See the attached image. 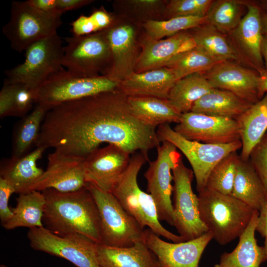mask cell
Returning a JSON list of instances; mask_svg holds the SVG:
<instances>
[{
    "instance_id": "cell-45",
    "label": "cell",
    "mask_w": 267,
    "mask_h": 267,
    "mask_svg": "<svg viewBox=\"0 0 267 267\" xmlns=\"http://www.w3.org/2000/svg\"><path fill=\"white\" fill-rule=\"evenodd\" d=\"M256 231L265 238L263 246L265 260L267 261V200L259 211V216L257 221Z\"/></svg>"
},
{
    "instance_id": "cell-25",
    "label": "cell",
    "mask_w": 267,
    "mask_h": 267,
    "mask_svg": "<svg viewBox=\"0 0 267 267\" xmlns=\"http://www.w3.org/2000/svg\"><path fill=\"white\" fill-rule=\"evenodd\" d=\"M258 216L259 211L255 210L237 246L231 252L222 254L214 267H260L266 261L263 247L258 244L255 238Z\"/></svg>"
},
{
    "instance_id": "cell-1",
    "label": "cell",
    "mask_w": 267,
    "mask_h": 267,
    "mask_svg": "<svg viewBox=\"0 0 267 267\" xmlns=\"http://www.w3.org/2000/svg\"><path fill=\"white\" fill-rule=\"evenodd\" d=\"M128 97L118 89L59 105L47 112L36 147L85 158L102 143L133 155L160 145L156 128L133 113Z\"/></svg>"
},
{
    "instance_id": "cell-47",
    "label": "cell",
    "mask_w": 267,
    "mask_h": 267,
    "mask_svg": "<svg viewBox=\"0 0 267 267\" xmlns=\"http://www.w3.org/2000/svg\"><path fill=\"white\" fill-rule=\"evenodd\" d=\"M32 7L47 13H60L57 11V0H28Z\"/></svg>"
},
{
    "instance_id": "cell-9",
    "label": "cell",
    "mask_w": 267,
    "mask_h": 267,
    "mask_svg": "<svg viewBox=\"0 0 267 267\" xmlns=\"http://www.w3.org/2000/svg\"><path fill=\"white\" fill-rule=\"evenodd\" d=\"M63 67L82 77L105 76L111 63L110 46L104 31L64 39Z\"/></svg>"
},
{
    "instance_id": "cell-13",
    "label": "cell",
    "mask_w": 267,
    "mask_h": 267,
    "mask_svg": "<svg viewBox=\"0 0 267 267\" xmlns=\"http://www.w3.org/2000/svg\"><path fill=\"white\" fill-rule=\"evenodd\" d=\"M174 226L185 241L198 238L208 232L199 214V200L193 191V171L184 165L181 159L172 170Z\"/></svg>"
},
{
    "instance_id": "cell-40",
    "label": "cell",
    "mask_w": 267,
    "mask_h": 267,
    "mask_svg": "<svg viewBox=\"0 0 267 267\" xmlns=\"http://www.w3.org/2000/svg\"><path fill=\"white\" fill-rule=\"evenodd\" d=\"M13 85L11 116L23 118L36 103L37 89L24 84Z\"/></svg>"
},
{
    "instance_id": "cell-51",
    "label": "cell",
    "mask_w": 267,
    "mask_h": 267,
    "mask_svg": "<svg viewBox=\"0 0 267 267\" xmlns=\"http://www.w3.org/2000/svg\"><path fill=\"white\" fill-rule=\"evenodd\" d=\"M252 1L256 4L262 11L267 13V0H253Z\"/></svg>"
},
{
    "instance_id": "cell-34",
    "label": "cell",
    "mask_w": 267,
    "mask_h": 267,
    "mask_svg": "<svg viewBox=\"0 0 267 267\" xmlns=\"http://www.w3.org/2000/svg\"><path fill=\"white\" fill-rule=\"evenodd\" d=\"M218 63L196 46L182 51L167 62L164 67L171 69L177 80L194 73H205Z\"/></svg>"
},
{
    "instance_id": "cell-18",
    "label": "cell",
    "mask_w": 267,
    "mask_h": 267,
    "mask_svg": "<svg viewBox=\"0 0 267 267\" xmlns=\"http://www.w3.org/2000/svg\"><path fill=\"white\" fill-rule=\"evenodd\" d=\"M204 74L213 88L229 91L252 104L261 99V75L239 62L218 63Z\"/></svg>"
},
{
    "instance_id": "cell-26",
    "label": "cell",
    "mask_w": 267,
    "mask_h": 267,
    "mask_svg": "<svg viewBox=\"0 0 267 267\" xmlns=\"http://www.w3.org/2000/svg\"><path fill=\"white\" fill-rule=\"evenodd\" d=\"M242 142L240 157L249 160L253 147L259 142L267 130V92L236 119Z\"/></svg>"
},
{
    "instance_id": "cell-32",
    "label": "cell",
    "mask_w": 267,
    "mask_h": 267,
    "mask_svg": "<svg viewBox=\"0 0 267 267\" xmlns=\"http://www.w3.org/2000/svg\"><path fill=\"white\" fill-rule=\"evenodd\" d=\"M214 88L204 73H194L177 80L167 100L178 112H190L194 103Z\"/></svg>"
},
{
    "instance_id": "cell-44",
    "label": "cell",
    "mask_w": 267,
    "mask_h": 267,
    "mask_svg": "<svg viewBox=\"0 0 267 267\" xmlns=\"http://www.w3.org/2000/svg\"><path fill=\"white\" fill-rule=\"evenodd\" d=\"M13 85L4 82L0 92V117L11 116V98Z\"/></svg>"
},
{
    "instance_id": "cell-38",
    "label": "cell",
    "mask_w": 267,
    "mask_h": 267,
    "mask_svg": "<svg viewBox=\"0 0 267 267\" xmlns=\"http://www.w3.org/2000/svg\"><path fill=\"white\" fill-rule=\"evenodd\" d=\"M124 11L142 19V24L148 20H165L167 2L160 0H128L118 1Z\"/></svg>"
},
{
    "instance_id": "cell-6",
    "label": "cell",
    "mask_w": 267,
    "mask_h": 267,
    "mask_svg": "<svg viewBox=\"0 0 267 267\" xmlns=\"http://www.w3.org/2000/svg\"><path fill=\"white\" fill-rule=\"evenodd\" d=\"M61 13H47L27 1H13L9 21L2 32L14 50L21 52L33 44L57 32L62 24Z\"/></svg>"
},
{
    "instance_id": "cell-19",
    "label": "cell",
    "mask_w": 267,
    "mask_h": 267,
    "mask_svg": "<svg viewBox=\"0 0 267 267\" xmlns=\"http://www.w3.org/2000/svg\"><path fill=\"white\" fill-rule=\"evenodd\" d=\"M213 236L210 232L192 240L170 243L150 229L144 230L143 241L161 267H198L202 255Z\"/></svg>"
},
{
    "instance_id": "cell-41",
    "label": "cell",
    "mask_w": 267,
    "mask_h": 267,
    "mask_svg": "<svg viewBox=\"0 0 267 267\" xmlns=\"http://www.w3.org/2000/svg\"><path fill=\"white\" fill-rule=\"evenodd\" d=\"M249 160L261 179L267 194V133L252 149Z\"/></svg>"
},
{
    "instance_id": "cell-46",
    "label": "cell",
    "mask_w": 267,
    "mask_h": 267,
    "mask_svg": "<svg viewBox=\"0 0 267 267\" xmlns=\"http://www.w3.org/2000/svg\"><path fill=\"white\" fill-rule=\"evenodd\" d=\"M93 1L92 0H57V11L63 14L65 11L81 8Z\"/></svg>"
},
{
    "instance_id": "cell-21",
    "label": "cell",
    "mask_w": 267,
    "mask_h": 267,
    "mask_svg": "<svg viewBox=\"0 0 267 267\" xmlns=\"http://www.w3.org/2000/svg\"><path fill=\"white\" fill-rule=\"evenodd\" d=\"M140 51L134 72L140 73L164 67L177 54L195 46L190 31H184L160 40L145 35L140 40Z\"/></svg>"
},
{
    "instance_id": "cell-33",
    "label": "cell",
    "mask_w": 267,
    "mask_h": 267,
    "mask_svg": "<svg viewBox=\"0 0 267 267\" xmlns=\"http://www.w3.org/2000/svg\"><path fill=\"white\" fill-rule=\"evenodd\" d=\"M48 111L38 104L19 122L14 133L12 157L19 158L36 146L42 123Z\"/></svg>"
},
{
    "instance_id": "cell-16",
    "label": "cell",
    "mask_w": 267,
    "mask_h": 267,
    "mask_svg": "<svg viewBox=\"0 0 267 267\" xmlns=\"http://www.w3.org/2000/svg\"><path fill=\"white\" fill-rule=\"evenodd\" d=\"M130 155L114 144L95 149L85 158L87 182L103 191L111 193L127 169Z\"/></svg>"
},
{
    "instance_id": "cell-17",
    "label": "cell",
    "mask_w": 267,
    "mask_h": 267,
    "mask_svg": "<svg viewBox=\"0 0 267 267\" xmlns=\"http://www.w3.org/2000/svg\"><path fill=\"white\" fill-rule=\"evenodd\" d=\"M247 8L238 26L227 34L241 62L257 71L260 75L266 71L261 54L263 37L260 8L252 1H245Z\"/></svg>"
},
{
    "instance_id": "cell-24",
    "label": "cell",
    "mask_w": 267,
    "mask_h": 267,
    "mask_svg": "<svg viewBox=\"0 0 267 267\" xmlns=\"http://www.w3.org/2000/svg\"><path fill=\"white\" fill-rule=\"evenodd\" d=\"M97 257L99 267H161L144 241L127 247L98 244Z\"/></svg>"
},
{
    "instance_id": "cell-5",
    "label": "cell",
    "mask_w": 267,
    "mask_h": 267,
    "mask_svg": "<svg viewBox=\"0 0 267 267\" xmlns=\"http://www.w3.org/2000/svg\"><path fill=\"white\" fill-rule=\"evenodd\" d=\"M119 85L105 76L78 77L62 67L37 88L36 103L49 111L66 102L114 90Z\"/></svg>"
},
{
    "instance_id": "cell-35",
    "label": "cell",
    "mask_w": 267,
    "mask_h": 267,
    "mask_svg": "<svg viewBox=\"0 0 267 267\" xmlns=\"http://www.w3.org/2000/svg\"><path fill=\"white\" fill-rule=\"evenodd\" d=\"M244 6L243 0H213L206 16L207 23L227 34L241 21Z\"/></svg>"
},
{
    "instance_id": "cell-29",
    "label": "cell",
    "mask_w": 267,
    "mask_h": 267,
    "mask_svg": "<svg viewBox=\"0 0 267 267\" xmlns=\"http://www.w3.org/2000/svg\"><path fill=\"white\" fill-rule=\"evenodd\" d=\"M231 195L258 211L267 200L265 189L250 161L240 155Z\"/></svg>"
},
{
    "instance_id": "cell-27",
    "label": "cell",
    "mask_w": 267,
    "mask_h": 267,
    "mask_svg": "<svg viewBox=\"0 0 267 267\" xmlns=\"http://www.w3.org/2000/svg\"><path fill=\"white\" fill-rule=\"evenodd\" d=\"M128 97L133 114L144 124L156 128L171 123H178L182 114L167 99L149 96Z\"/></svg>"
},
{
    "instance_id": "cell-39",
    "label": "cell",
    "mask_w": 267,
    "mask_h": 267,
    "mask_svg": "<svg viewBox=\"0 0 267 267\" xmlns=\"http://www.w3.org/2000/svg\"><path fill=\"white\" fill-rule=\"evenodd\" d=\"M212 0H171L167 2L165 20L176 17L206 16Z\"/></svg>"
},
{
    "instance_id": "cell-20",
    "label": "cell",
    "mask_w": 267,
    "mask_h": 267,
    "mask_svg": "<svg viewBox=\"0 0 267 267\" xmlns=\"http://www.w3.org/2000/svg\"><path fill=\"white\" fill-rule=\"evenodd\" d=\"M47 159L46 170L30 191L52 188L71 192L87 186L85 158L54 151L48 155Z\"/></svg>"
},
{
    "instance_id": "cell-36",
    "label": "cell",
    "mask_w": 267,
    "mask_h": 267,
    "mask_svg": "<svg viewBox=\"0 0 267 267\" xmlns=\"http://www.w3.org/2000/svg\"><path fill=\"white\" fill-rule=\"evenodd\" d=\"M206 23V16H181L162 20H148L141 26L145 36L160 40L193 29Z\"/></svg>"
},
{
    "instance_id": "cell-8",
    "label": "cell",
    "mask_w": 267,
    "mask_h": 267,
    "mask_svg": "<svg viewBox=\"0 0 267 267\" xmlns=\"http://www.w3.org/2000/svg\"><path fill=\"white\" fill-rule=\"evenodd\" d=\"M87 188L97 206L100 220L102 244L127 247L143 241L144 229L129 214L112 193L88 183Z\"/></svg>"
},
{
    "instance_id": "cell-30",
    "label": "cell",
    "mask_w": 267,
    "mask_h": 267,
    "mask_svg": "<svg viewBox=\"0 0 267 267\" xmlns=\"http://www.w3.org/2000/svg\"><path fill=\"white\" fill-rule=\"evenodd\" d=\"M190 33L195 46L218 63L233 61L241 63L227 35L213 26L206 23L191 29Z\"/></svg>"
},
{
    "instance_id": "cell-10",
    "label": "cell",
    "mask_w": 267,
    "mask_h": 267,
    "mask_svg": "<svg viewBox=\"0 0 267 267\" xmlns=\"http://www.w3.org/2000/svg\"><path fill=\"white\" fill-rule=\"evenodd\" d=\"M156 131L161 142L164 140L171 142L187 159L192 169L198 192L206 187L213 168L228 154L242 148L241 140L223 144L189 140L175 132L169 124L159 126Z\"/></svg>"
},
{
    "instance_id": "cell-50",
    "label": "cell",
    "mask_w": 267,
    "mask_h": 267,
    "mask_svg": "<svg viewBox=\"0 0 267 267\" xmlns=\"http://www.w3.org/2000/svg\"><path fill=\"white\" fill-rule=\"evenodd\" d=\"M261 24L263 35L267 36V13L262 11L261 12Z\"/></svg>"
},
{
    "instance_id": "cell-28",
    "label": "cell",
    "mask_w": 267,
    "mask_h": 267,
    "mask_svg": "<svg viewBox=\"0 0 267 267\" xmlns=\"http://www.w3.org/2000/svg\"><path fill=\"white\" fill-rule=\"evenodd\" d=\"M252 104L229 91L214 88L194 103L191 111L236 120Z\"/></svg>"
},
{
    "instance_id": "cell-4",
    "label": "cell",
    "mask_w": 267,
    "mask_h": 267,
    "mask_svg": "<svg viewBox=\"0 0 267 267\" xmlns=\"http://www.w3.org/2000/svg\"><path fill=\"white\" fill-rule=\"evenodd\" d=\"M146 161L148 160L140 152L133 154L127 169L111 193L143 229L147 226L158 235L174 243L185 241L181 236L169 231L162 226L152 196L139 187L137 176Z\"/></svg>"
},
{
    "instance_id": "cell-12",
    "label": "cell",
    "mask_w": 267,
    "mask_h": 267,
    "mask_svg": "<svg viewBox=\"0 0 267 267\" xmlns=\"http://www.w3.org/2000/svg\"><path fill=\"white\" fill-rule=\"evenodd\" d=\"M156 148L157 156L144 176L147 182V192L152 197L160 221H164L171 226L175 225L171 196L173 191L172 170L182 159L177 148L171 142L164 140Z\"/></svg>"
},
{
    "instance_id": "cell-31",
    "label": "cell",
    "mask_w": 267,
    "mask_h": 267,
    "mask_svg": "<svg viewBox=\"0 0 267 267\" xmlns=\"http://www.w3.org/2000/svg\"><path fill=\"white\" fill-rule=\"evenodd\" d=\"M45 199L42 191L32 190L19 194L12 217L2 226L6 230L25 227L44 226L43 218Z\"/></svg>"
},
{
    "instance_id": "cell-3",
    "label": "cell",
    "mask_w": 267,
    "mask_h": 267,
    "mask_svg": "<svg viewBox=\"0 0 267 267\" xmlns=\"http://www.w3.org/2000/svg\"><path fill=\"white\" fill-rule=\"evenodd\" d=\"M198 197L200 219L213 239L221 245L239 238L255 211L231 194L206 187L198 192Z\"/></svg>"
},
{
    "instance_id": "cell-11",
    "label": "cell",
    "mask_w": 267,
    "mask_h": 267,
    "mask_svg": "<svg viewBox=\"0 0 267 267\" xmlns=\"http://www.w3.org/2000/svg\"><path fill=\"white\" fill-rule=\"evenodd\" d=\"M27 238L33 249L64 259L76 267H99L98 243L84 235L59 236L43 226L29 229Z\"/></svg>"
},
{
    "instance_id": "cell-22",
    "label": "cell",
    "mask_w": 267,
    "mask_h": 267,
    "mask_svg": "<svg viewBox=\"0 0 267 267\" xmlns=\"http://www.w3.org/2000/svg\"><path fill=\"white\" fill-rule=\"evenodd\" d=\"M173 71L166 67L134 73L119 83L118 89L129 97L149 96L167 99L177 81Z\"/></svg>"
},
{
    "instance_id": "cell-49",
    "label": "cell",
    "mask_w": 267,
    "mask_h": 267,
    "mask_svg": "<svg viewBox=\"0 0 267 267\" xmlns=\"http://www.w3.org/2000/svg\"><path fill=\"white\" fill-rule=\"evenodd\" d=\"M267 92V72L261 75V84L260 89V97L262 98Z\"/></svg>"
},
{
    "instance_id": "cell-2",
    "label": "cell",
    "mask_w": 267,
    "mask_h": 267,
    "mask_svg": "<svg viewBox=\"0 0 267 267\" xmlns=\"http://www.w3.org/2000/svg\"><path fill=\"white\" fill-rule=\"evenodd\" d=\"M42 192L45 199L44 227L57 235L80 234L101 243L98 207L87 186L71 192Z\"/></svg>"
},
{
    "instance_id": "cell-23",
    "label": "cell",
    "mask_w": 267,
    "mask_h": 267,
    "mask_svg": "<svg viewBox=\"0 0 267 267\" xmlns=\"http://www.w3.org/2000/svg\"><path fill=\"white\" fill-rule=\"evenodd\" d=\"M46 149L43 147H36L22 157H11L4 161L0 166V178L12 187L15 193L19 194L30 191L44 172L37 166V161Z\"/></svg>"
},
{
    "instance_id": "cell-7",
    "label": "cell",
    "mask_w": 267,
    "mask_h": 267,
    "mask_svg": "<svg viewBox=\"0 0 267 267\" xmlns=\"http://www.w3.org/2000/svg\"><path fill=\"white\" fill-rule=\"evenodd\" d=\"M64 46L57 32L39 41L25 51L24 61L5 71V83L38 88L63 67Z\"/></svg>"
},
{
    "instance_id": "cell-15",
    "label": "cell",
    "mask_w": 267,
    "mask_h": 267,
    "mask_svg": "<svg viewBox=\"0 0 267 267\" xmlns=\"http://www.w3.org/2000/svg\"><path fill=\"white\" fill-rule=\"evenodd\" d=\"M173 129L188 140L204 143L223 144L240 140L236 120L192 111L182 114Z\"/></svg>"
},
{
    "instance_id": "cell-14",
    "label": "cell",
    "mask_w": 267,
    "mask_h": 267,
    "mask_svg": "<svg viewBox=\"0 0 267 267\" xmlns=\"http://www.w3.org/2000/svg\"><path fill=\"white\" fill-rule=\"evenodd\" d=\"M104 32L111 53V65L105 76L120 83L134 73L140 47L137 25L129 19L121 21L120 17H115Z\"/></svg>"
},
{
    "instance_id": "cell-48",
    "label": "cell",
    "mask_w": 267,
    "mask_h": 267,
    "mask_svg": "<svg viewBox=\"0 0 267 267\" xmlns=\"http://www.w3.org/2000/svg\"><path fill=\"white\" fill-rule=\"evenodd\" d=\"M261 54L264 63L266 71L267 72V36H264L261 44Z\"/></svg>"
},
{
    "instance_id": "cell-52",
    "label": "cell",
    "mask_w": 267,
    "mask_h": 267,
    "mask_svg": "<svg viewBox=\"0 0 267 267\" xmlns=\"http://www.w3.org/2000/svg\"><path fill=\"white\" fill-rule=\"evenodd\" d=\"M0 267H7L6 266L4 265L1 264L0 265Z\"/></svg>"
},
{
    "instance_id": "cell-37",
    "label": "cell",
    "mask_w": 267,
    "mask_h": 267,
    "mask_svg": "<svg viewBox=\"0 0 267 267\" xmlns=\"http://www.w3.org/2000/svg\"><path fill=\"white\" fill-rule=\"evenodd\" d=\"M239 155L232 152L222 159L212 169L206 187L224 194L232 192Z\"/></svg>"
},
{
    "instance_id": "cell-42",
    "label": "cell",
    "mask_w": 267,
    "mask_h": 267,
    "mask_svg": "<svg viewBox=\"0 0 267 267\" xmlns=\"http://www.w3.org/2000/svg\"><path fill=\"white\" fill-rule=\"evenodd\" d=\"M15 191L4 179L0 178V220L2 225L12 216L13 213L8 207L9 199Z\"/></svg>"
},
{
    "instance_id": "cell-43",
    "label": "cell",
    "mask_w": 267,
    "mask_h": 267,
    "mask_svg": "<svg viewBox=\"0 0 267 267\" xmlns=\"http://www.w3.org/2000/svg\"><path fill=\"white\" fill-rule=\"evenodd\" d=\"M71 31L73 36L80 37L99 32L94 19L90 15H81L72 21Z\"/></svg>"
}]
</instances>
